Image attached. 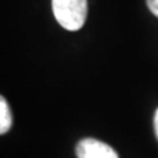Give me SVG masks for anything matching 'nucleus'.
<instances>
[{
  "mask_svg": "<svg viewBox=\"0 0 158 158\" xmlns=\"http://www.w3.org/2000/svg\"><path fill=\"white\" fill-rule=\"evenodd\" d=\"M54 17L66 31H79L86 23L87 0H52Z\"/></svg>",
  "mask_w": 158,
  "mask_h": 158,
  "instance_id": "nucleus-1",
  "label": "nucleus"
},
{
  "mask_svg": "<svg viewBox=\"0 0 158 158\" xmlns=\"http://www.w3.org/2000/svg\"><path fill=\"white\" fill-rule=\"evenodd\" d=\"M78 158H118L113 148L95 138H85L77 146Z\"/></svg>",
  "mask_w": 158,
  "mask_h": 158,
  "instance_id": "nucleus-2",
  "label": "nucleus"
},
{
  "mask_svg": "<svg viewBox=\"0 0 158 158\" xmlns=\"http://www.w3.org/2000/svg\"><path fill=\"white\" fill-rule=\"evenodd\" d=\"M12 127V113L8 103L3 96L0 98V133L6 135Z\"/></svg>",
  "mask_w": 158,
  "mask_h": 158,
  "instance_id": "nucleus-3",
  "label": "nucleus"
},
{
  "mask_svg": "<svg viewBox=\"0 0 158 158\" xmlns=\"http://www.w3.org/2000/svg\"><path fill=\"white\" fill-rule=\"evenodd\" d=\"M148 8L150 9V12L158 17V0H146Z\"/></svg>",
  "mask_w": 158,
  "mask_h": 158,
  "instance_id": "nucleus-4",
  "label": "nucleus"
},
{
  "mask_svg": "<svg viewBox=\"0 0 158 158\" xmlns=\"http://www.w3.org/2000/svg\"><path fill=\"white\" fill-rule=\"evenodd\" d=\"M154 129H156V135L158 138V110L156 111V116H154Z\"/></svg>",
  "mask_w": 158,
  "mask_h": 158,
  "instance_id": "nucleus-5",
  "label": "nucleus"
}]
</instances>
